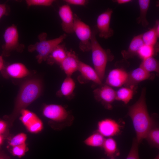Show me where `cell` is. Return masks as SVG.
<instances>
[{"mask_svg":"<svg viewBox=\"0 0 159 159\" xmlns=\"http://www.w3.org/2000/svg\"><path fill=\"white\" fill-rule=\"evenodd\" d=\"M43 89L41 81L38 79L27 80L21 85L14 102L11 113L4 116L9 127H11L21 110L26 108L38 98Z\"/></svg>","mask_w":159,"mask_h":159,"instance_id":"obj_1","label":"cell"},{"mask_svg":"<svg viewBox=\"0 0 159 159\" xmlns=\"http://www.w3.org/2000/svg\"><path fill=\"white\" fill-rule=\"evenodd\" d=\"M146 92V89L143 88L139 99L129 107L128 112L136 132V139L139 144L145 139L148 131L155 123L148 110Z\"/></svg>","mask_w":159,"mask_h":159,"instance_id":"obj_2","label":"cell"},{"mask_svg":"<svg viewBox=\"0 0 159 159\" xmlns=\"http://www.w3.org/2000/svg\"><path fill=\"white\" fill-rule=\"evenodd\" d=\"M97 29L92 31L91 39L92 57L94 69L102 81L104 77L107 62L111 59L109 49H104L98 41L96 37Z\"/></svg>","mask_w":159,"mask_h":159,"instance_id":"obj_3","label":"cell"},{"mask_svg":"<svg viewBox=\"0 0 159 159\" xmlns=\"http://www.w3.org/2000/svg\"><path fill=\"white\" fill-rule=\"evenodd\" d=\"M66 37L67 35L64 34L57 38L47 40V34L42 32L38 36L39 42L28 46V51L30 52H37V54L36 56V59L38 63H41L43 61H46L53 49L57 46L60 44Z\"/></svg>","mask_w":159,"mask_h":159,"instance_id":"obj_4","label":"cell"},{"mask_svg":"<svg viewBox=\"0 0 159 159\" xmlns=\"http://www.w3.org/2000/svg\"><path fill=\"white\" fill-rule=\"evenodd\" d=\"M44 116L50 120L60 125L61 128L70 125L73 117L62 106L55 104L45 105L42 109Z\"/></svg>","mask_w":159,"mask_h":159,"instance_id":"obj_5","label":"cell"},{"mask_svg":"<svg viewBox=\"0 0 159 159\" xmlns=\"http://www.w3.org/2000/svg\"><path fill=\"white\" fill-rule=\"evenodd\" d=\"M3 37L4 43L2 47L3 57L9 56L13 51L19 53L24 51L25 46L19 41L18 30L15 24H12L6 29Z\"/></svg>","mask_w":159,"mask_h":159,"instance_id":"obj_6","label":"cell"},{"mask_svg":"<svg viewBox=\"0 0 159 159\" xmlns=\"http://www.w3.org/2000/svg\"><path fill=\"white\" fill-rule=\"evenodd\" d=\"M73 32L79 39L80 49L83 52L91 50L92 34L90 26L83 22L75 14H74Z\"/></svg>","mask_w":159,"mask_h":159,"instance_id":"obj_7","label":"cell"},{"mask_svg":"<svg viewBox=\"0 0 159 159\" xmlns=\"http://www.w3.org/2000/svg\"><path fill=\"white\" fill-rule=\"evenodd\" d=\"M112 13V9L108 8L98 16L97 19L96 29L100 37L107 39L113 35L114 31L110 27Z\"/></svg>","mask_w":159,"mask_h":159,"instance_id":"obj_8","label":"cell"},{"mask_svg":"<svg viewBox=\"0 0 159 159\" xmlns=\"http://www.w3.org/2000/svg\"><path fill=\"white\" fill-rule=\"evenodd\" d=\"M123 127L120 122L107 118L98 122L97 131L104 137H111L120 134Z\"/></svg>","mask_w":159,"mask_h":159,"instance_id":"obj_9","label":"cell"},{"mask_svg":"<svg viewBox=\"0 0 159 159\" xmlns=\"http://www.w3.org/2000/svg\"><path fill=\"white\" fill-rule=\"evenodd\" d=\"M3 77L19 79L25 77L30 74L26 66L21 62H15L4 66L1 71Z\"/></svg>","mask_w":159,"mask_h":159,"instance_id":"obj_10","label":"cell"},{"mask_svg":"<svg viewBox=\"0 0 159 159\" xmlns=\"http://www.w3.org/2000/svg\"><path fill=\"white\" fill-rule=\"evenodd\" d=\"M96 99L100 102L107 109L112 108V104L115 100L116 91L110 86L105 85L94 91Z\"/></svg>","mask_w":159,"mask_h":159,"instance_id":"obj_11","label":"cell"},{"mask_svg":"<svg viewBox=\"0 0 159 159\" xmlns=\"http://www.w3.org/2000/svg\"><path fill=\"white\" fill-rule=\"evenodd\" d=\"M58 14L61 20L63 30L68 34L74 32V14L69 6L68 4L61 6L59 9Z\"/></svg>","mask_w":159,"mask_h":159,"instance_id":"obj_12","label":"cell"},{"mask_svg":"<svg viewBox=\"0 0 159 159\" xmlns=\"http://www.w3.org/2000/svg\"><path fill=\"white\" fill-rule=\"evenodd\" d=\"M154 77L153 74L148 72L139 67L128 74L127 80L124 85L126 87L134 89L135 86L140 82L153 79Z\"/></svg>","mask_w":159,"mask_h":159,"instance_id":"obj_13","label":"cell"},{"mask_svg":"<svg viewBox=\"0 0 159 159\" xmlns=\"http://www.w3.org/2000/svg\"><path fill=\"white\" fill-rule=\"evenodd\" d=\"M128 74L126 72L121 69H112L110 72L107 78L106 85L110 87H121L126 82Z\"/></svg>","mask_w":159,"mask_h":159,"instance_id":"obj_14","label":"cell"},{"mask_svg":"<svg viewBox=\"0 0 159 159\" xmlns=\"http://www.w3.org/2000/svg\"><path fill=\"white\" fill-rule=\"evenodd\" d=\"M80 61L74 51H67L66 58L60 65L67 76L70 77L78 70Z\"/></svg>","mask_w":159,"mask_h":159,"instance_id":"obj_15","label":"cell"},{"mask_svg":"<svg viewBox=\"0 0 159 159\" xmlns=\"http://www.w3.org/2000/svg\"><path fill=\"white\" fill-rule=\"evenodd\" d=\"M78 71L85 79L92 81L98 84H102V81L94 69L89 65L80 61Z\"/></svg>","mask_w":159,"mask_h":159,"instance_id":"obj_16","label":"cell"},{"mask_svg":"<svg viewBox=\"0 0 159 159\" xmlns=\"http://www.w3.org/2000/svg\"><path fill=\"white\" fill-rule=\"evenodd\" d=\"M143 44L141 34L134 37L132 39L127 49L122 51V56L126 59L134 57L138 54L139 50Z\"/></svg>","mask_w":159,"mask_h":159,"instance_id":"obj_17","label":"cell"},{"mask_svg":"<svg viewBox=\"0 0 159 159\" xmlns=\"http://www.w3.org/2000/svg\"><path fill=\"white\" fill-rule=\"evenodd\" d=\"M67 52L63 44H59L52 51L46 61L50 65L55 63L60 65L66 58Z\"/></svg>","mask_w":159,"mask_h":159,"instance_id":"obj_18","label":"cell"},{"mask_svg":"<svg viewBox=\"0 0 159 159\" xmlns=\"http://www.w3.org/2000/svg\"><path fill=\"white\" fill-rule=\"evenodd\" d=\"M102 148L105 154L110 158H115L120 155L116 142L112 137L105 139Z\"/></svg>","mask_w":159,"mask_h":159,"instance_id":"obj_19","label":"cell"},{"mask_svg":"<svg viewBox=\"0 0 159 159\" xmlns=\"http://www.w3.org/2000/svg\"><path fill=\"white\" fill-rule=\"evenodd\" d=\"M150 3L149 0H139L138 3L140 10L139 16L136 21L138 24H141L144 27H146L149 24L147 19V14Z\"/></svg>","mask_w":159,"mask_h":159,"instance_id":"obj_20","label":"cell"},{"mask_svg":"<svg viewBox=\"0 0 159 159\" xmlns=\"http://www.w3.org/2000/svg\"><path fill=\"white\" fill-rule=\"evenodd\" d=\"M75 87L74 80L71 77L67 76L63 81L57 94L59 96L69 97L73 93Z\"/></svg>","mask_w":159,"mask_h":159,"instance_id":"obj_21","label":"cell"},{"mask_svg":"<svg viewBox=\"0 0 159 159\" xmlns=\"http://www.w3.org/2000/svg\"><path fill=\"white\" fill-rule=\"evenodd\" d=\"M145 139L152 147L159 148V128L155 122L148 131Z\"/></svg>","mask_w":159,"mask_h":159,"instance_id":"obj_22","label":"cell"},{"mask_svg":"<svg viewBox=\"0 0 159 159\" xmlns=\"http://www.w3.org/2000/svg\"><path fill=\"white\" fill-rule=\"evenodd\" d=\"M134 89L126 87L120 88L116 91L115 100L127 104L133 97Z\"/></svg>","mask_w":159,"mask_h":159,"instance_id":"obj_23","label":"cell"},{"mask_svg":"<svg viewBox=\"0 0 159 159\" xmlns=\"http://www.w3.org/2000/svg\"><path fill=\"white\" fill-rule=\"evenodd\" d=\"M105 139L103 136L97 131L86 138L84 143L88 146L102 147Z\"/></svg>","mask_w":159,"mask_h":159,"instance_id":"obj_24","label":"cell"},{"mask_svg":"<svg viewBox=\"0 0 159 159\" xmlns=\"http://www.w3.org/2000/svg\"><path fill=\"white\" fill-rule=\"evenodd\" d=\"M20 115V120L26 128L39 118L35 113L26 109L21 110Z\"/></svg>","mask_w":159,"mask_h":159,"instance_id":"obj_25","label":"cell"},{"mask_svg":"<svg viewBox=\"0 0 159 159\" xmlns=\"http://www.w3.org/2000/svg\"><path fill=\"white\" fill-rule=\"evenodd\" d=\"M139 67L149 73L152 72H159L158 61L153 57L143 60Z\"/></svg>","mask_w":159,"mask_h":159,"instance_id":"obj_26","label":"cell"},{"mask_svg":"<svg viewBox=\"0 0 159 159\" xmlns=\"http://www.w3.org/2000/svg\"><path fill=\"white\" fill-rule=\"evenodd\" d=\"M141 35L142 39L144 44L152 46L156 45L159 37L154 27L142 34Z\"/></svg>","mask_w":159,"mask_h":159,"instance_id":"obj_27","label":"cell"},{"mask_svg":"<svg viewBox=\"0 0 159 159\" xmlns=\"http://www.w3.org/2000/svg\"><path fill=\"white\" fill-rule=\"evenodd\" d=\"M155 46L143 44L139 50L138 54L143 60L153 57L157 52Z\"/></svg>","mask_w":159,"mask_h":159,"instance_id":"obj_28","label":"cell"},{"mask_svg":"<svg viewBox=\"0 0 159 159\" xmlns=\"http://www.w3.org/2000/svg\"><path fill=\"white\" fill-rule=\"evenodd\" d=\"M27 138L26 134L24 133L17 134L10 139L9 141V145L11 148L25 144Z\"/></svg>","mask_w":159,"mask_h":159,"instance_id":"obj_29","label":"cell"},{"mask_svg":"<svg viewBox=\"0 0 159 159\" xmlns=\"http://www.w3.org/2000/svg\"><path fill=\"white\" fill-rule=\"evenodd\" d=\"M28 150V148L25 143L11 147L10 151L12 155L21 158L25 155Z\"/></svg>","mask_w":159,"mask_h":159,"instance_id":"obj_30","label":"cell"},{"mask_svg":"<svg viewBox=\"0 0 159 159\" xmlns=\"http://www.w3.org/2000/svg\"><path fill=\"white\" fill-rule=\"evenodd\" d=\"M136 138L133 139L132 146L126 159H140L139 155V145Z\"/></svg>","mask_w":159,"mask_h":159,"instance_id":"obj_31","label":"cell"},{"mask_svg":"<svg viewBox=\"0 0 159 159\" xmlns=\"http://www.w3.org/2000/svg\"><path fill=\"white\" fill-rule=\"evenodd\" d=\"M55 1L54 0H26V4L28 7L32 6H49Z\"/></svg>","mask_w":159,"mask_h":159,"instance_id":"obj_32","label":"cell"},{"mask_svg":"<svg viewBox=\"0 0 159 159\" xmlns=\"http://www.w3.org/2000/svg\"><path fill=\"white\" fill-rule=\"evenodd\" d=\"M9 7L5 4H0V19L4 15H8L10 12Z\"/></svg>","mask_w":159,"mask_h":159,"instance_id":"obj_33","label":"cell"},{"mask_svg":"<svg viewBox=\"0 0 159 159\" xmlns=\"http://www.w3.org/2000/svg\"><path fill=\"white\" fill-rule=\"evenodd\" d=\"M64 1L67 4L78 6H85L88 2V1L86 0H65Z\"/></svg>","mask_w":159,"mask_h":159,"instance_id":"obj_34","label":"cell"},{"mask_svg":"<svg viewBox=\"0 0 159 159\" xmlns=\"http://www.w3.org/2000/svg\"><path fill=\"white\" fill-rule=\"evenodd\" d=\"M9 127L6 120H0V135H4Z\"/></svg>","mask_w":159,"mask_h":159,"instance_id":"obj_35","label":"cell"},{"mask_svg":"<svg viewBox=\"0 0 159 159\" xmlns=\"http://www.w3.org/2000/svg\"><path fill=\"white\" fill-rule=\"evenodd\" d=\"M0 159H11L3 151L0 150Z\"/></svg>","mask_w":159,"mask_h":159,"instance_id":"obj_36","label":"cell"},{"mask_svg":"<svg viewBox=\"0 0 159 159\" xmlns=\"http://www.w3.org/2000/svg\"><path fill=\"white\" fill-rule=\"evenodd\" d=\"M119 4H122L129 3L132 1L131 0H116L113 1Z\"/></svg>","mask_w":159,"mask_h":159,"instance_id":"obj_37","label":"cell"},{"mask_svg":"<svg viewBox=\"0 0 159 159\" xmlns=\"http://www.w3.org/2000/svg\"><path fill=\"white\" fill-rule=\"evenodd\" d=\"M5 64L3 56L0 55V72H1L4 68Z\"/></svg>","mask_w":159,"mask_h":159,"instance_id":"obj_38","label":"cell"},{"mask_svg":"<svg viewBox=\"0 0 159 159\" xmlns=\"http://www.w3.org/2000/svg\"><path fill=\"white\" fill-rule=\"evenodd\" d=\"M159 21L157 20L156 21V23L154 28L155 29L156 34L158 37H159Z\"/></svg>","mask_w":159,"mask_h":159,"instance_id":"obj_39","label":"cell"},{"mask_svg":"<svg viewBox=\"0 0 159 159\" xmlns=\"http://www.w3.org/2000/svg\"><path fill=\"white\" fill-rule=\"evenodd\" d=\"M4 139V136L2 135H0V146L3 144Z\"/></svg>","mask_w":159,"mask_h":159,"instance_id":"obj_40","label":"cell"},{"mask_svg":"<svg viewBox=\"0 0 159 159\" xmlns=\"http://www.w3.org/2000/svg\"><path fill=\"white\" fill-rule=\"evenodd\" d=\"M153 159H159V155L158 154Z\"/></svg>","mask_w":159,"mask_h":159,"instance_id":"obj_41","label":"cell"},{"mask_svg":"<svg viewBox=\"0 0 159 159\" xmlns=\"http://www.w3.org/2000/svg\"><path fill=\"white\" fill-rule=\"evenodd\" d=\"M105 159L104 158H102V159ZM110 159H115V158H110Z\"/></svg>","mask_w":159,"mask_h":159,"instance_id":"obj_42","label":"cell"}]
</instances>
